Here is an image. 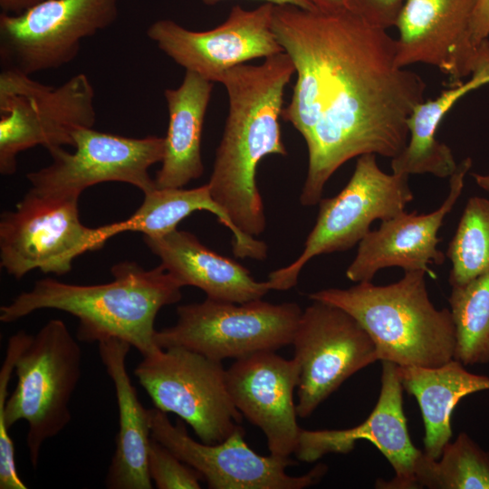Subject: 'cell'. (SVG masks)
Instances as JSON below:
<instances>
[{"label":"cell","instance_id":"cell-15","mask_svg":"<svg viewBox=\"0 0 489 489\" xmlns=\"http://www.w3.org/2000/svg\"><path fill=\"white\" fill-rule=\"evenodd\" d=\"M273 5L253 10L234 5L224 23L206 31H193L170 19L147 29L157 47L186 71L219 82L229 70L284 52L273 30Z\"/></svg>","mask_w":489,"mask_h":489},{"label":"cell","instance_id":"cell-35","mask_svg":"<svg viewBox=\"0 0 489 489\" xmlns=\"http://www.w3.org/2000/svg\"><path fill=\"white\" fill-rule=\"evenodd\" d=\"M471 176L481 189L489 193V173H472Z\"/></svg>","mask_w":489,"mask_h":489},{"label":"cell","instance_id":"cell-20","mask_svg":"<svg viewBox=\"0 0 489 489\" xmlns=\"http://www.w3.org/2000/svg\"><path fill=\"white\" fill-rule=\"evenodd\" d=\"M143 239L182 287L199 288L206 298L243 303L262 299L271 290L267 281L257 282L242 264L210 250L189 232L176 229Z\"/></svg>","mask_w":489,"mask_h":489},{"label":"cell","instance_id":"cell-22","mask_svg":"<svg viewBox=\"0 0 489 489\" xmlns=\"http://www.w3.org/2000/svg\"><path fill=\"white\" fill-rule=\"evenodd\" d=\"M213 83L186 71L178 87L164 91L168 124L161 167L154 179L157 187H183L203 175L202 130Z\"/></svg>","mask_w":489,"mask_h":489},{"label":"cell","instance_id":"cell-29","mask_svg":"<svg viewBox=\"0 0 489 489\" xmlns=\"http://www.w3.org/2000/svg\"><path fill=\"white\" fill-rule=\"evenodd\" d=\"M148 468L158 489H199L202 475L168 448L151 437Z\"/></svg>","mask_w":489,"mask_h":489},{"label":"cell","instance_id":"cell-8","mask_svg":"<svg viewBox=\"0 0 489 489\" xmlns=\"http://www.w3.org/2000/svg\"><path fill=\"white\" fill-rule=\"evenodd\" d=\"M408 175L384 172L377 156L358 157L354 171L340 193L321 199L314 226L301 255L287 266L268 275L271 290L286 291L295 286L303 266L314 256L343 252L359 244L370 225L406 211L414 195Z\"/></svg>","mask_w":489,"mask_h":489},{"label":"cell","instance_id":"cell-24","mask_svg":"<svg viewBox=\"0 0 489 489\" xmlns=\"http://www.w3.org/2000/svg\"><path fill=\"white\" fill-rule=\"evenodd\" d=\"M485 84H489V51L467 82L450 86L436 99L424 101L415 107L408 120V144L400 154L391 158L392 172L450 177L457 164L451 149L436 138V130L459 99Z\"/></svg>","mask_w":489,"mask_h":489},{"label":"cell","instance_id":"cell-10","mask_svg":"<svg viewBox=\"0 0 489 489\" xmlns=\"http://www.w3.org/2000/svg\"><path fill=\"white\" fill-rule=\"evenodd\" d=\"M134 374L155 408L177 415L200 441L219 443L241 427L222 361L180 347L158 348L142 356Z\"/></svg>","mask_w":489,"mask_h":489},{"label":"cell","instance_id":"cell-19","mask_svg":"<svg viewBox=\"0 0 489 489\" xmlns=\"http://www.w3.org/2000/svg\"><path fill=\"white\" fill-rule=\"evenodd\" d=\"M471 167V158L457 165L449 177L448 194L436 210L428 214L404 211L370 230L359 243L346 277L355 283L371 282L379 270L388 267H399L404 272L424 271L434 276L429 265H440L446 259L437 248L438 231L461 196Z\"/></svg>","mask_w":489,"mask_h":489},{"label":"cell","instance_id":"cell-34","mask_svg":"<svg viewBox=\"0 0 489 489\" xmlns=\"http://www.w3.org/2000/svg\"><path fill=\"white\" fill-rule=\"evenodd\" d=\"M315 9L324 12H336L350 9V0H309Z\"/></svg>","mask_w":489,"mask_h":489},{"label":"cell","instance_id":"cell-27","mask_svg":"<svg viewBox=\"0 0 489 489\" xmlns=\"http://www.w3.org/2000/svg\"><path fill=\"white\" fill-rule=\"evenodd\" d=\"M455 328L454 359L465 366L489 363V273L453 286L448 298Z\"/></svg>","mask_w":489,"mask_h":489},{"label":"cell","instance_id":"cell-25","mask_svg":"<svg viewBox=\"0 0 489 489\" xmlns=\"http://www.w3.org/2000/svg\"><path fill=\"white\" fill-rule=\"evenodd\" d=\"M141 206L127 220L121 221L123 232H139L158 237L177 229L185 217L198 210L209 211L233 233V253L239 258L264 260L267 245L254 237L241 234L225 210L213 198L208 184L190 189L156 187L144 194Z\"/></svg>","mask_w":489,"mask_h":489},{"label":"cell","instance_id":"cell-9","mask_svg":"<svg viewBox=\"0 0 489 489\" xmlns=\"http://www.w3.org/2000/svg\"><path fill=\"white\" fill-rule=\"evenodd\" d=\"M302 312L296 302L275 304L259 299L235 303L206 298L178 306L177 322L157 331L155 343L218 361L276 351L292 344Z\"/></svg>","mask_w":489,"mask_h":489},{"label":"cell","instance_id":"cell-7","mask_svg":"<svg viewBox=\"0 0 489 489\" xmlns=\"http://www.w3.org/2000/svg\"><path fill=\"white\" fill-rule=\"evenodd\" d=\"M78 199L30 189L14 211L1 216V266L16 279L34 269L63 275L78 256L123 232L121 221L98 228L82 225Z\"/></svg>","mask_w":489,"mask_h":489},{"label":"cell","instance_id":"cell-14","mask_svg":"<svg viewBox=\"0 0 489 489\" xmlns=\"http://www.w3.org/2000/svg\"><path fill=\"white\" fill-rule=\"evenodd\" d=\"M151 437L197 470L211 489H303L317 484L327 472L319 464L310 472L293 476L286 468L295 463L287 458L261 455L248 446L241 427L216 444L197 442L187 433L184 421L173 425L166 412L149 409Z\"/></svg>","mask_w":489,"mask_h":489},{"label":"cell","instance_id":"cell-28","mask_svg":"<svg viewBox=\"0 0 489 489\" xmlns=\"http://www.w3.org/2000/svg\"><path fill=\"white\" fill-rule=\"evenodd\" d=\"M446 255L451 262V287L467 283L489 273V199L467 200Z\"/></svg>","mask_w":489,"mask_h":489},{"label":"cell","instance_id":"cell-11","mask_svg":"<svg viewBox=\"0 0 489 489\" xmlns=\"http://www.w3.org/2000/svg\"><path fill=\"white\" fill-rule=\"evenodd\" d=\"M120 1L44 0L20 14L1 13V70L31 75L72 62L83 39L117 20Z\"/></svg>","mask_w":489,"mask_h":489},{"label":"cell","instance_id":"cell-6","mask_svg":"<svg viewBox=\"0 0 489 489\" xmlns=\"http://www.w3.org/2000/svg\"><path fill=\"white\" fill-rule=\"evenodd\" d=\"M94 88L84 73L60 86H49L31 75L1 70L0 173L12 175L22 151L41 145L73 147V133L96 121Z\"/></svg>","mask_w":489,"mask_h":489},{"label":"cell","instance_id":"cell-13","mask_svg":"<svg viewBox=\"0 0 489 489\" xmlns=\"http://www.w3.org/2000/svg\"><path fill=\"white\" fill-rule=\"evenodd\" d=\"M72 152L48 149L50 165L27 174L33 190L43 195L80 197L102 182L130 184L144 194L157 186L149 169L161 162L164 137L129 138L82 128L73 133Z\"/></svg>","mask_w":489,"mask_h":489},{"label":"cell","instance_id":"cell-26","mask_svg":"<svg viewBox=\"0 0 489 489\" xmlns=\"http://www.w3.org/2000/svg\"><path fill=\"white\" fill-rule=\"evenodd\" d=\"M415 484L427 489H489V452L461 432L445 446L438 459L422 453Z\"/></svg>","mask_w":489,"mask_h":489},{"label":"cell","instance_id":"cell-16","mask_svg":"<svg viewBox=\"0 0 489 489\" xmlns=\"http://www.w3.org/2000/svg\"><path fill=\"white\" fill-rule=\"evenodd\" d=\"M477 0H405L395 26L396 62L436 67L450 86L459 84L481 64L489 42L475 46L470 26Z\"/></svg>","mask_w":489,"mask_h":489},{"label":"cell","instance_id":"cell-32","mask_svg":"<svg viewBox=\"0 0 489 489\" xmlns=\"http://www.w3.org/2000/svg\"><path fill=\"white\" fill-rule=\"evenodd\" d=\"M44 0H0L1 13L16 14Z\"/></svg>","mask_w":489,"mask_h":489},{"label":"cell","instance_id":"cell-5","mask_svg":"<svg viewBox=\"0 0 489 489\" xmlns=\"http://www.w3.org/2000/svg\"><path fill=\"white\" fill-rule=\"evenodd\" d=\"M426 274L405 272L390 284L361 282L347 289L320 290L309 298L355 318L375 343L380 361L437 367L454 359L455 328L450 309H436L431 302Z\"/></svg>","mask_w":489,"mask_h":489},{"label":"cell","instance_id":"cell-23","mask_svg":"<svg viewBox=\"0 0 489 489\" xmlns=\"http://www.w3.org/2000/svg\"><path fill=\"white\" fill-rule=\"evenodd\" d=\"M403 387L419 406L424 428L425 454L438 459L452 437L451 416L465 396L489 390V376L469 372L452 359L437 367L398 366Z\"/></svg>","mask_w":489,"mask_h":489},{"label":"cell","instance_id":"cell-21","mask_svg":"<svg viewBox=\"0 0 489 489\" xmlns=\"http://www.w3.org/2000/svg\"><path fill=\"white\" fill-rule=\"evenodd\" d=\"M99 355L116 395L119 431L106 476L109 489H151L148 468L151 432L149 409L139 399L127 370L131 345L117 338L98 342Z\"/></svg>","mask_w":489,"mask_h":489},{"label":"cell","instance_id":"cell-4","mask_svg":"<svg viewBox=\"0 0 489 489\" xmlns=\"http://www.w3.org/2000/svg\"><path fill=\"white\" fill-rule=\"evenodd\" d=\"M111 273L113 281L95 285L39 280L30 291L1 306L0 321L13 322L44 309L62 311L79 320L80 341L117 338L145 356L159 348L154 328L158 312L180 301L182 286L161 264L148 271L136 263L122 262Z\"/></svg>","mask_w":489,"mask_h":489},{"label":"cell","instance_id":"cell-3","mask_svg":"<svg viewBox=\"0 0 489 489\" xmlns=\"http://www.w3.org/2000/svg\"><path fill=\"white\" fill-rule=\"evenodd\" d=\"M63 321L50 320L30 340L15 332L0 369V489H26L9 429L28 424L26 446L36 467L43 443L71 422L70 403L82 374V350Z\"/></svg>","mask_w":489,"mask_h":489},{"label":"cell","instance_id":"cell-17","mask_svg":"<svg viewBox=\"0 0 489 489\" xmlns=\"http://www.w3.org/2000/svg\"><path fill=\"white\" fill-rule=\"evenodd\" d=\"M381 387L369 416L347 429H301L294 454L313 463L328 454H348L359 440H367L387 458L395 471L390 481L379 479L378 488L416 489L415 468L422 451L412 443L403 409V387L398 365L381 360Z\"/></svg>","mask_w":489,"mask_h":489},{"label":"cell","instance_id":"cell-30","mask_svg":"<svg viewBox=\"0 0 489 489\" xmlns=\"http://www.w3.org/2000/svg\"><path fill=\"white\" fill-rule=\"evenodd\" d=\"M405 0H350V9L370 24L388 29L395 26Z\"/></svg>","mask_w":489,"mask_h":489},{"label":"cell","instance_id":"cell-2","mask_svg":"<svg viewBox=\"0 0 489 489\" xmlns=\"http://www.w3.org/2000/svg\"><path fill=\"white\" fill-rule=\"evenodd\" d=\"M294 73L283 52L258 65L236 66L219 81L228 96V113L207 184L215 201L247 236L261 235L266 225L258 165L268 155H287L280 119L284 89Z\"/></svg>","mask_w":489,"mask_h":489},{"label":"cell","instance_id":"cell-33","mask_svg":"<svg viewBox=\"0 0 489 489\" xmlns=\"http://www.w3.org/2000/svg\"><path fill=\"white\" fill-rule=\"evenodd\" d=\"M207 5H214L225 0H200ZM273 5H292L306 10H315L309 0H262Z\"/></svg>","mask_w":489,"mask_h":489},{"label":"cell","instance_id":"cell-1","mask_svg":"<svg viewBox=\"0 0 489 489\" xmlns=\"http://www.w3.org/2000/svg\"><path fill=\"white\" fill-rule=\"evenodd\" d=\"M273 30L296 74L282 119L302 136L308 169L302 206L320 202L348 160L393 158L409 139L408 120L427 84L396 62V39L350 9L336 12L274 5Z\"/></svg>","mask_w":489,"mask_h":489},{"label":"cell","instance_id":"cell-12","mask_svg":"<svg viewBox=\"0 0 489 489\" xmlns=\"http://www.w3.org/2000/svg\"><path fill=\"white\" fill-rule=\"evenodd\" d=\"M312 302L302 310L292 341L301 417L311 416L353 374L379 360L375 343L355 318L332 304Z\"/></svg>","mask_w":489,"mask_h":489},{"label":"cell","instance_id":"cell-18","mask_svg":"<svg viewBox=\"0 0 489 489\" xmlns=\"http://www.w3.org/2000/svg\"><path fill=\"white\" fill-rule=\"evenodd\" d=\"M227 388L235 408L265 436L270 455L287 458L294 454L301 427L293 392L299 367L274 350L240 359L226 369Z\"/></svg>","mask_w":489,"mask_h":489},{"label":"cell","instance_id":"cell-31","mask_svg":"<svg viewBox=\"0 0 489 489\" xmlns=\"http://www.w3.org/2000/svg\"><path fill=\"white\" fill-rule=\"evenodd\" d=\"M470 36L475 46L489 42V0H477L471 22Z\"/></svg>","mask_w":489,"mask_h":489}]
</instances>
